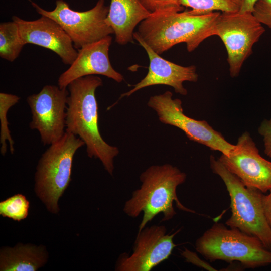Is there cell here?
Returning <instances> with one entry per match:
<instances>
[{
  "instance_id": "cell-27",
  "label": "cell",
  "mask_w": 271,
  "mask_h": 271,
  "mask_svg": "<svg viewBox=\"0 0 271 271\" xmlns=\"http://www.w3.org/2000/svg\"><path fill=\"white\" fill-rule=\"evenodd\" d=\"M238 11L240 12L252 13L254 5L258 0H237Z\"/></svg>"
},
{
  "instance_id": "cell-18",
  "label": "cell",
  "mask_w": 271,
  "mask_h": 271,
  "mask_svg": "<svg viewBox=\"0 0 271 271\" xmlns=\"http://www.w3.org/2000/svg\"><path fill=\"white\" fill-rule=\"evenodd\" d=\"M24 45L15 22L0 24V56L2 59L13 62L18 57Z\"/></svg>"
},
{
  "instance_id": "cell-13",
  "label": "cell",
  "mask_w": 271,
  "mask_h": 271,
  "mask_svg": "<svg viewBox=\"0 0 271 271\" xmlns=\"http://www.w3.org/2000/svg\"><path fill=\"white\" fill-rule=\"evenodd\" d=\"M12 20L19 27L20 35L25 45L32 44L49 49L71 65L78 54L73 42L64 29L54 20L45 16L34 21L23 20L14 16Z\"/></svg>"
},
{
  "instance_id": "cell-21",
  "label": "cell",
  "mask_w": 271,
  "mask_h": 271,
  "mask_svg": "<svg viewBox=\"0 0 271 271\" xmlns=\"http://www.w3.org/2000/svg\"><path fill=\"white\" fill-rule=\"evenodd\" d=\"M29 202L25 196L18 194L0 203V214L3 217L20 221L28 214Z\"/></svg>"
},
{
  "instance_id": "cell-26",
  "label": "cell",
  "mask_w": 271,
  "mask_h": 271,
  "mask_svg": "<svg viewBox=\"0 0 271 271\" xmlns=\"http://www.w3.org/2000/svg\"><path fill=\"white\" fill-rule=\"evenodd\" d=\"M267 195H263L262 205L263 212L268 223L271 227V189Z\"/></svg>"
},
{
  "instance_id": "cell-15",
  "label": "cell",
  "mask_w": 271,
  "mask_h": 271,
  "mask_svg": "<svg viewBox=\"0 0 271 271\" xmlns=\"http://www.w3.org/2000/svg\"><path fill=\"white\" fill-rule=\"evenodd\" d=\"M112 40L109 35L78 49L74 61L59 77L58 86L67 88L76 79L95 75L105 76L118 83L122 82L123 76L113 68L109 58Z\"/></svg>"
},
{
  "instance_id": "cell-10",
  "label": "cell",
  "mask_w": 271,
  "mask_h": 271,
  "mask_svg": "<svg viewBox=\"0 0 271 271\" xmlns=\"http://www.w3.org/2000/svg\"><path fill=\"white\" fill-rule=\"evenodd\" d=\"M68 95L67 88L46 85L27 97L32 114L29 126L39 132L43 145H50L64 134Z\"/></svg>"
},
{
  "instance_id": "cell-7",
  "label": "cell",
  "mask_w": 271,
  "mask_h": 271,
  "mask_svg": "<svg viewBox=\"0 0 271 271\" xmlns=\"http://www.w3.org/2000/svg\"><path fill=\"white\" fill-rule=\"evenodd\" d=\"M38 13L54 20L64 29L72 40L75 49L97 41L114 32L106 22L109 7L105 0H98L92 9L83 12L70 8L64 0H57L52 11H47L30 1Z\"/></svg>"
},
{
  "instance_id": "cell-12",
  "label": "cell",
  "mask_w": 271,
  "mask_h": 271,
  "mask_svg": "<svg viewBox=\"0 0 271 271\" xmlns=\"http://www.w3.org/2000/svg\"><path fill=\"white\" fill-rule=\"evenodd\" d=\"M218 159L246 186L263 193L271 189V162L260 156L248 132H243L229 153L221 154Z\"/></svg>"
},
{
  "instance_id": "cell-3",
  "label": "cell",
  "mask_w": 271,
  "mask_h": 271,
  "mask_svg": "<svg viewBox=\"0 0 271 271\" xmlns=\"http://www.w3.org/2000/svg\"><path fill=\"white\" fill-rule=\"evenodd\" d=\"M220 14L212 12L194 15L188 11L155 12L139 24L136 33L159 55L181 43H185L191 52L205 39L215 35Z\"/></svg>"
},
{
  "instance_id": "cell-16",
  "label": "cell",
  "mask_w": 271,
  "mask_h": 271,
  "mask_svg": "<svg viewBox=\"0 0 271 271\" xmlns=\"http://www.w3.org/2000/svg\"><path fill=\"white\" fill-rule=\"evenodd\" d=\"M139 0H111L106 22L112 29L115 42H132L134 29L151 15Z\"/></svg>"
},
{
  "instance_id": "cell-2",
  "label": "cell",
  "mask_w": 271,
  "mask_h": 271,
  "mask_svg": "<svg viewBox=\"0 0 271 271\" xmlns=\"http://www.w3.org/2000/svg\"><path fill=\"white\" fill-rule=\"evenodd\" d=\"M186 178L185 173L170 164L151 166L141 174L140 187L132 192L123 208L124 213L131 218L143 213L138 231L159 214L163 216L162 222L172 219L176 214L174 202L179 209L195 213L185 207L177 195L178 186L183 184Z\"/></svg>"
},
{
  "instance_id": "cell-17",
  "label": "cell",
  "mask_w": 271,
  "mask_h": 271,
  "mask_svg": "<svg viewBox=\"0 0 271 271\" xmlns=\"http://www.w3.org/2000/svg\"><path fill=\"white\" fill-rule=\"evenodd\" d=\"M48 256L42 246L18 245L1 250L0 270L2 271H35L47 261Z\"/></svg>"
},
{
  "instance_id": "cell-9",
  "label": "cell",
  "mask_w": 271,
  "mask_h": 271,
  "mask_svg": "<svg viewBox=\"0 0 271 271\" xmlns=\"http://www.w3.org/2000/svg\"><path fill=\"white\" fill-rule=\"evenodd\" d=\"M182 103L180 99H173L172 93L167 91L150 97L147 105L156 112L162 123L179 128L192 141L227 155L234 145L228 142L205 120H196L185 115Z\"/></svg>"
},
{
  "instance_id": "cell-5",
  "label": "cell",
  "mask_w": 271,
  "mask_h": 271,
  "mask_svg": "<svg viewBox=\"0 0 271 271\" xmlns=\"http://www.w3.org/2000/svg\"><path fill=\"white\" fill-rule=\"evenodd\" d=\"M210 165L213 173L224 182L230 196L231 215L225 224L256 237L271 251V227L263 210V193L246 186L213 155Z\"/></svg>"
},
{
  "instance_id": "cell-24",
  "label": "cell",
  "mask_w": 271,
  "mask_h": 271,
  "mask_svg": "<svg viewBox=\"0 0 271 271\" xmlns=\"http://www.w3.org/2000/svg\"><path fill=\"white\" fill-rule=\"evenodd\" d=\"M258 132L263 138L265 154L271 158V118L261 122Z\"/></svg>"
},
{
  "instance_id": "cell-23",
  "label": "cell",
  "mask_w": 271,
  "mask_h": 271,
  "mask_svg": "<svg viewBox=\"0 0 271 271\" xmlns=\"http://www.w3.org/2000/svg\"><path fill=\"white\" fill-rule=\"evenodd\" d=\"M252 13L259 22L271 30V0H258Z\"/></svg>"
},
{
  "instance_id": "cell-20",
  "label": "cell",
  "mask_w": 271,
  "mask_h": 271,
  "mask_svg": "<svg viewBox=\"0 0 271 271\" xmlns=\"http://www.w3.org/2000/svg\"><path fill=\"white\" fill-rule=\"evenodd\" d=\"M182 7L191 9L188 12L194 15H200L215 11L222 12L238 11L239 8L237 0H179Z\"/></svg>"
},
{
  "instance_id": "cell-14",
  "label": "cell",
  "mask_w": 271,
  "mask_h": 271,
  "mask_svg": "<svg viewBox=\"0 0 271 271\" xmlns=\"http://www.w3.org/2000/svg\"><path fill=\"white\" fill-rule=\"evenodd\" d=\"M133 38L148 54L150 61L148 72L142 80L133 85L132 89L121 94L119 99L129 96L141 89L156 85L171 86L176 93L186 95L187 90L183 83L185 81L196 82L198 81L196 67L194 65L183 66L165 59L142 40L136 32L133 33Z\"/></svg>"
},
{
  "instance_id": "cell-19",
  "label": "cell",
  "mask_w": 271,
  "mask_h": 271,
  "mask_svg": "<svg viewBox=\"0 0 271 271\" xmlns=\"http://www.w3.org/2000/svg\"><path fill=\"white\" fill-rule=\"evenodd\" d=\"M20 99V97L16 95L4 92L0 93V143L1 145L0 152L3 156H4L7 152V141L9 142L11 153L13 154L15 151L14 141L8 127L7 113L9 109L17 104Z\"/></svg>"
},
{
  "instance_id": "cell-25",
  "label": "cell",
  "mask_w": 271,
  "mask_h": 271,
  "mask_svg": "<svg viewBox=\"0 0 271 271\" xmlns=\"http://www.w3.org/2000/svg\"><path fill=\"white\" fill-rule=\"evenodd\" d=\"M182 255L185 258L186 261L191 263L198 267L203 268L208 270H216L208 262L200 259L196 253L185 249L181 253Z\"/></svg>"
},
{
  "instance_id": "cell-4",
  "label": "cell",
  "mask_w": 271,
  "mask_h": 271,
  "mask_svg": "<svg viewBox=\"0 0 271 271\" xmlns=\"http://www.w3.org/2000/svg\"><path fill=\"white\" fill-rule=\"evenodd\" d=\"M195 249L210 261L238 262L242 268L271 264V251L256 237L215 223L195 242Z\"/></svg>"
},
{
  "instance_id": "cell-11",
  "label": "cell",
  "mask_w": 271,
  "mask_h": 271,
  "mask_svg": "<svg viewBox=\"0 0 271 271\" xmlns=\"http://www.w3.org/2000/svg\"><path fill=\"white\" fill-rule=\"evenodd\" d=\"M181 229L167 233L164 225H153L138 231L132 253L121 254L116 261L117 271H150L167 260L177 246L173 239Z\"/></svg>"
},
{
  "instance_id": "cell-6",
  "label": "cell",
  "mask_w": 271,
  "mask_h": 271,
  "mask_svg": "<svg viewBox=\"0 0 271 271\" xmlns=\"http://www.w3.org/2000/svg\"><path fill=\"white\" fill-rule=\"evenodd\" d=\"M84 145L81 139L66 131L59 140L50 145L38 162L35 191L51 213L59 211V199L71 180L74 156Z\"/></svg>"
},
{
  "instance_id": "cell-8",
  "label": "cell",
  "mask_w": 271,
  "mask_h": 271,
  "mask_svg": "<svg viewBox=\"0 0 271 271\" xmlns=\"http://www.w3.org/2000/svg\"><path fill=\"white\" fill-rule=\"evenodd\" d=\"M215 31L227 51L230 75L237 77L265 29L252 13L238 11L220 13Z\"/></svg>"
},
{
  "instance_id": "cell-22",
  "label": "cell",
  "mask_w": 271,
  "mask_h": 271,
  "mask_svg": "<svg viewBox=\"0 0 271 271\" xmlns=\"http://www.w3.org/2000/svg\"><path fill=\"white\" fill-rule=\"evenodd\" d=\"M144 7L151 13L173 11L181 12L184 7L179 4V0H139Z\"/></svg>"
},
{
  "instance_id": "cell-1",
  "label": "cell",
  "mask_w": 271,
  "mask_h": 271,
  "mask_svg": "<svg viewBox=\"0 0 271 271\" xmlns=\"http://www.w3.org/2000/svg\"><path fill=\"white\" fill-rule=\"evenodd\" d=\"M102 84L99 77L88 75L68 85L66 131L81 139L86 145L87 156L100 160L106 171L112 175L114 158L119 151L117 147L107 144L100 133L95 91Z\"/></svg>"
}]
</instances>
